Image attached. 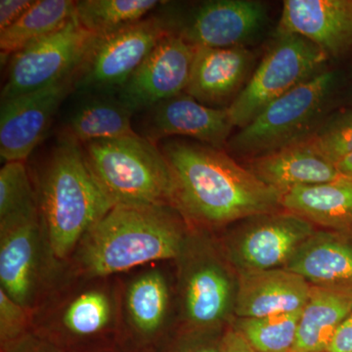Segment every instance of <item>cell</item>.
<instances>
[{"mask_svg": "<svg viewBox=\"0 0 352 352\" xmlns=\"http://www.w3.org/2000/svg\"><path fill=\"white\" fill-rule=\"evenodd\" d=\"M267 20L263 2L254 0H212L201 3L177 32L195 47L244 46Z\"/></svg>", "mask_w": 352, "mask_h": 352, "instance_id": "obj_16", "label": "cell"}, {"mask_svg": "<svg viewBox=\"0 0 352 352\" xmlns=\"http://www.w3.org/2000/svg\"><path fill=\"white\" fill-rule=\"evenodd\" d=\"M328 59L308 39L278 32L249 82L227 107L234 126H247L273 101L322 73Z\"/></svg>", "mask_w": 352, "mask_h": 352, "instance_id": "obj_9", "label": "cell"}, {"mask_svg": "<svg viewBox=\"0 0 352 352\" xmlns=\"http://www.w3.org/2000/svg\"><path fill=\"white\" fill-rule=\"evenodd\" d=\"M173 263L177 325L228 327L235 318L238 273L214 233L191 229Z\"/></svg>", "mask_w": 352, "mask_h": 352, "instance_id": "obj_4", "label": "cell"}, {"mask_svg": "<svg viewBox=\"0 0 352 352\" xmlns=\"http://www.w3.org/2000/svg\"><path fill=\"white\" fill-rule=\"evenodd\" d=\"M250 161L249 170L281 194L342 177L336 164L324 159L305 138Z\"/></svg>", "mask_w": 352, "mask_h": 352, "instance_id": "obj_21", "label": "cell"}, {"mask_svg": "<svg viewBox=\"0 0 352 352\" xmlns=\"http://www.w3.org/2000/svg\"><path fill=\"white\" fill-rule=\"evenodd\" d=\"M195 46L170 32L157 44L117 95L132 113L148 111L183 94L188 85Z\"/></svg>", "mask_w": 352, "mask_h": 352, "instance_id": "obj_14", "label": "cell"}, {"mask_svg": "<svg viewBox=\"0 0 352 352\" xmlns=\"http://www.w3.org/2000/svg\"><path fill=\"white\" fill-rule=\"evenodd\" d=\"M282 208L323 230L352 234V180L296 187L282 194Z\"/></svg>", "mask_w": 352, "mask_h": 352, "instance_id": "obj_24", "label": "cell"}, {"mask_svg": "<svg viewBox=\"0 0 352 352\" xmlns=\"http://www.w3.org/2000/svg\"><path fill=\"white\" fill-rule=\"evenodd\" d=\"M143 138L160 141L183 136L223 149L234 129L228 109L204 105L186 92L161 102L148 110Z\"/></svg>", "mask_w": 352, "mask_h": 352, "instance_id": "obj_17", "label": "cell"}, {"mask_svg": "<svg viewBox=\"0 0 352 352\" xmlns=\"http://www.w3.org/2000/svg\"><path fill=\"white\" fill-rule=\"evenodd\" d=\"M327 352H352V311L336 333Z\"/></svg>", "mask_w": 352, "mask_h": 352, "instance_id": "obj_35", "label": "cell"}, {"mask_svg": "<svg viewBox=\"0 0 352 352\" xmlns=\"http://www.w3.org/2000/svg\"><path fill=\"white\" fill-rule=\"evenodd\" d=\"M82 146L90 170L113 205L173 207L170 171L159 145L138 133Z\"/></svg>", "mask_w": 352, "mask_h": 352, "instance_id": "obj_6", "label": "cell"}, {"mask_svg": "<svg viewBox=\"0 0 352 352\" xmlns=\"http://www.w3.org/2000/svg\"><path fill=\"white\" fill-rule=\"evenodd\" d=\"M163 263L148 264L118 275L117 339L138 346L163 342L177 323L175 280Z\"/></svg>", "mask_w": 352, "mask_h": 352, "instance_id": "obj_10", "label": "cell"}, {"mask_svg": "<svg viewBox=\"0 0 352 352\" xmlns=\"http://www.w3.org/2000/svg\"><path fill=\"white\" fill-rule=\"evenodd\" d=\"M310 288L307 280L286 268L238 272L235 318L302 311Z\"/></svg>", "mask_w": 352, "mask_h": 352, "instance_id": "obj_19", "label": "cell"}, {"mask_svg": "<svg viewBox=\"0 0 352 352\" xmlns=\"http://www.w3.org/2000/svg\"><path fill=\"white\" fill-rule=\"evenodd\" d=\"M302 311L258 318H234V330L256 352H291Z\"/></svg>", "mask_w": 352, "mask_h": 352, "instance_id": "obj_28", "label": "cell"}, {"mask_svg": "<svg viewBox=\"0 0 352 352\" xmlns=\"http://www.w3.org/2000/svg\"><path fill=\"white\" fill-rule=\"evenodd\" d=\"M243 221L219 239L237 273L284 268L317 230L307 220L285 210Z\"/></svg>", "mask_w": 352, "mask_h": 352, "instance_id": "obj_13", "label": "cell"}, {"mask_svg": "<svg viewBox=\"0 0 352 352\" xmlns=\"http://www.w3.org/2000/svg\"><path fill=\"white\" fill-rule=\"evenodd\" d=\"M191 230L171 206L116 205L76 247L72 274L113 277L148 264L173 263Z\"/></svg>", "mask_w": 352, "mask_h": 352, "instance_id": "obj_2", "label": "cell"}, {"mask_svg": "<svg viewBox=\"0 0 352 352\" xmlns=\"http://www.w3.org/2000/svg\"><path fill=\"white\" fill-rule=\"evenodd\" d=\"M96 36L82 28L75 15L59 31L11 55L1 101L43 89L75 76Z\"/></svg>", "mask_w": 352, "mask_h": 352, "instance_id": "obj_12", "label": "cell"}, {"mask_svg": "<svg viewBox=\"0 0 352 352\" xmlns=\"http://www.w3.org/2000/svg\"><path fill=\"white\" fill-rule=\"evenodd\" d=\"M34 0H1L0 1V32L6 31L34 3Z\"/></svg>", "mask_w": 352, "mask_h": 352, "instance_id": "obj_34", "label": "cell"}, {"mask_svg": "<svg viewBox=\"0 0 352 352\" xmlns=\"http://www.w3.org/2000/svg\"><path fill=\"white\" fill-rule=\"evenodd\" d=\"M53 256L38 210L0 221V289L30 312L68 277Z\"/></svg>", "mask_w": 352, "mask_h": 352, "instance_id": "obj_7", "label": "cell"}, {"mask_svg": "<svg viewBox=\"0 0 352 352\" xmlns=\"http://www.w3.org/2000/svg\"><path fill=\"white\" fill-rule=\"evenodd\" d=\"M226 328L200 329L176 325L157 352H220Z\"/></svg>", "mask_w": 352, "mask_h": 352, "instance_id": "obj_31", "label": "cell"}, {"mask_svg": "<svg viewBox=\"0 0 352 352\" xmlns=\"http://www.w3.org/2000/svg\"><path fill=\"white\" fill-rule=\"evenodd\" d=\"M117 276L68 277L32 312V332L72 352L94 340L117 339Z\"/></svg>", "mask_w": 352, "mask_h": 352, "instance_id": "obj_5", "label": "cell"}, {"mask_svg": "<svg viewBox=\"0 0 352 352\" xmlns=\"http://www.w3.org/2000/svg\"><path fill=\"white\" fill-rule=\"evenodd\" d=\"M278 32L308 39L329 58L352 51V0H285Z\"/></svg>", "mask_w": 352, "mask_h": 352, "instance_id": "obj_18", "label": "cell"}, {"mask_svg": "<svg viewBox=\"0 0 352 352\" xmlns=\"http://www.w3.org/2000/svg\"><path fill=\"white\" fill-rule=\"evenodd\" d=\"M254 62L245 46L196 47L186 92L204 105L214 107L239 94Z\"/></svg>", "mask_w": 352, "mask_h": 352, "instance_id": "obj_20", "label": "cell"}, {"mask_svg": "<svg viewBox=\"0 0 352 352\" xmlns=\"http://www.w3.org/2000/svg\"><path fill=\"white\" fill-rule=\"evenodd\" d=\"M342 177L352 180V153L336 164Z\"/></svg>", "mask_w": 352, "mask_h": 352, "instance_id": "obj_37", "label": "cell"}, {"mask_svg": "<svg viewBox=\"0 0 352 352\" xmlns=\"http://www.w3.org/2000/svg\"><path fill=\"white\" fill-rule=\"evenodd\" d=\"M76 1L36 0L15 24L0 32L1 58H9L54 34L75 17Z\"/></svg>", "mask_w": 352, "mask_h": 352, "instance_id": "obj_26", "label": "cell"}, {"mask_svg": "<svg viewBox=\"0 0 352 352\" xmlns=\"http://www.w3.org/2000/svg\"><path fill=\"white\" fill-rule=\"evenodd\" d=\"M164 3L157 0H80L76 1L75 15L85 30L104 36L145 19Z\"/></svg>", "mask_w": 352, "mask_h": 352, "instance_id": "obj_27", "label": "cell"}, {"mask_svg": "<svg viewBox=\"0 0 352 352\" xmlns=\"http://www.w3.org/2000/svg\"><path fill=\"white\" fill-rule=\"evenodd\" d=\"M337 75L323 71L270 103L234 134L227 148L254 159L307 138L322 122Z\"/></svg>", "mask_w": 352, "mask_h": 352, "instance_id": "obj_8", "label": "cell"}, {"mask_svg": "<svg viewBox=\"0 0 352 352\" xmlns=\"http://www.w3.org/2000/svg\"><path fill=\"white\" fill-rule=\"evenodd\" d=\"M85 94L69 113L64 134L80 145L138 134L131 124L133 113L117 94Z\"/></svg>", "mask_w": 352, "mask_h": 352, "instance_id": "obj_25", "label": "cell"}, {"mask_svg": "<svg viewBox=\"0 0 352 352\" xmlns=\"http://www.w3.org/2000/svg\"><path fill=\"white\" fill-rule=\"evenodd\" d=\"M75 76L43 89L1 101L2 162H25L43 142L60 106L75 90Z\"/></svg>", "mask_w": 352, "mask_h": 352, "instance_id": "obj_15", "label": "cell"}, {"mask_svg": "<svg viewBox=\"0 0 352 352\" xmlns=\"http://www.w3.org/2000/svg\"><path fill=\"white\" fill-rule=\"evenodd\" d=\"M31 176L51 252L69 265L83 236L115 205L90 170L82 146L66 134Z\"/></svg>", "mask_w": 352, "mask_h": 352, "instance_id": "obj_3", "label": "cell"}, {"mask_svg": "<svg viewBox=\"0 0 352 352\" xmlns=\"http://www.w3.org/2000/svg\"><path fill=\"white\" fill-rule=\"evenodd\" d=\"M170 32L168 21L152 16L97 36L76 71L74 89L82 94H117L160 41Z\"/></svg>", "mask_w": 352, "mask_h": 352, "instance_id": "obj_11", "label": "cell"}, {"mask_svg": "<svg viewBox=\"0 0 352 352\" xmlns=\"http://www.w3.org/2000/svg\"><path fill=\"white\" fill-rule=\"evenodd\" d=\"M38 210L25 162H8L0 170V221Z\"/></svg>", "mask_w": 352, "mask_h": 352, "instance_id": "obj_29", "label": "cell"}, {"mask_svg": "<svg viewBox=\"0 0 352 352\" xmlns=\"http://www.w3.org/2000/svg\"><path fill=\"white\" fill-rule=\"evenodd\" d=\"M1 352H69L61 346L43 339L34 333L6 346H1Z\"/></svg>", "mask_w": 352, "mask_h": 352, "instance_id": "obj_33", "label": "cell"}, {"mask_svg": "<svg viewBox=\"0 0 352 352\" xmlns=\"http://www.w3.org/2000/svg\"><path fill=\"white\" fill-rule=\"evenodd\" d=\"M305 139L324 159L337 164L352 153V110L321 122Z\"/></svg>", "mask_w": 352, "mask_h": 352, "instance_id": "obj_30", "label": "cell"}, {"mask_svg": "<svg viewBox=\"0 0 352 352\" xmlns=\"http://www.w3.org/2000/svg\"><path fill=\"white\" fill-rule=\"evenodd\" d=\"M284 268L312 285L352 286V234L315 231Z\"/></svg>", "mask_w": 352, "mask_h": 352, "instance_id": "obj_23", "label": "cell"}, {"mask_svg": "<svg viewBox=\"0 0 352 352\" xmlns=\"http://www.w3.org/2000/svg\"><path fill=\"white\" fill-rule=\"evenodd\" d=\"M352 311L351 285H312L291 352H327Z\"/></svg>", "mask_w": 352, "mask_h": 352, "instance_id": "obj_22", "label": "cell"}, {"mask_svg": "<svg viewBox=\"0 0 352 352\" xmlns=\"http://www.w3.org/2000/svg\"><path fill=\"white\" fill-rule=\"evenodd\" d=\"M220 352H256L247 340L240 335L237 331L234 330L232 326L229 325L224 332L221 340Z\"/></svg>", "mask_w": 352, "mask_h": 352, "instance_id": "obj_36", "label": "cell"}, {"mask_svg": "<svg viewBox=\"0 0 352 352\" xmlns=\"http://www.w3.org/2000/svg\"><path fill=\"white\" fill-rule=\"evenodd\" d=\"M32 333V314L0 289V344H11Z\"/></svg>", "mask_w": 352, "mask_h": 352, "instance_id": "obj_32", "label": "cell"}, {"mask_svg": "<svg viewBox=\"0 0 352 352\" xmlns=\"http://www.w3.org/2000/svg\"><path fill=\"white\" fill-rule=\"evenodd\" d=\"M96 352H108V351H96Z\"/></svg>", "mask_w": 352, "mask_h": 352, "instance_id": "obj_38", "label": "cell"}, {"mask_svg": "<svg viewBox=\"0 0 352 352\" xmlns=\"http://www.w3.org/2000/svg\"><path fill=\"white\" fill-rule=\"evenodd\" d=\"M173 183V207L190 228L215 233L243 220L283 210L282 194L224 149L186 139L161 141Z\"/></svg>", "mask_w": 352, "mask_h": 352, "instance_id": "obj_1", "label": "cell"}]
</instances>
